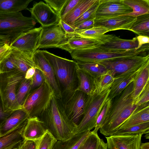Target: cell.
Returning a JSON list of instances; mask_svg holds the SVG:
<instances>
[{
  "label": "cell",
  "mask_w": 149,
  "mask_h": 149,
  "mask_svg": "<svg viewBox=\"0 0 149 149\" xmlns=\"http://www.w3.org/2000/svg\"><path fill=\"white\" fill-rule=\"evenodd\" d=\"M32 79H27L24 78L20 83L17 89L16 100L18 104L21 108L30 92Z\"/></svg>",
  "instance_id": "obj_34"
},
{
  "label": "cell",
  "mask_w": 149,
  "mask_h": 149,
  "mask_svg": "<svg viewBox=\"0 0 149 149\" xmlns=\"http://www.w3.org/2000/svg\"><path fill=\"white\" fill-rule=\"evenodd\" d=\"M110 88L102 92L93 91L88 95L85 111L82 120L77 126L75 135L91 131L95 127L98 117L108 99Z\"/></svg>",
  "instance_id": "obj_7"
},
{
  "label": "cell",
  "mask_w": 149,
  "mask_h": 149,
  "mask_svg": "<svg viewBox=\"0 0 149 149\" xmlns=\"http://www.w3.org/2000/svg\"><path fill=\"white\" fill-rule=\"evenodd\" d=\"M42 51L54 70L61 94L76 90L78 67L77 62L58 56L45 50Z\"/></svg>",
  "instance_id": "obj_3"
},
{
  "label": "cell",
  "mask_w": 149,
  "mask_h": 149,
  "mask_svg": "<svg viewBox=\"0 0 149 149\" xmlns=\"http://www.w3.org/2000/svg\"><path fill=\"white\" fill-rule=\"evenodd\" d=\"M76 62L79 68L85 71L93 77H99L107 72L106 68L98 63L80 61Z\"/></svg>",
  "instance_id": "obj_32"
},
{
  "label": "cell",
  "mask_w": 149,
  "mask_h": 149,
  "mask_svg": "<svg viewBox=\"0 0 149 149\" xmlns=\"http://www.w3.org/2000/svg\"><path fill=\"white\" fill-rule=\"evenodd\" d=\"M139 70L114 78L108 99L112 100L120 94L133 81Z\"/></svg>",
  "instance_id": "obj_24"
},
{
  "label": "cell",
  "mask_w": 149,
  "mask_h": 149,
  "mask_svg": "<svg viewBox=\"0 0 149 149\" xmlns=\"http://www.w3.org/2000/svg\"><path fill=\"white\" fill-rule=\"evenodd\" d=\"M45 81V79L42 72L36 68L35 73L32 79L30 92L40 87Z\"/></svg>",
  "instance_id": "obj_44"
},
{
  "label": "cell",
  "mask_w": 149,
  "mask_h": 149,
  "mask_svg": "<svg viewBox=\"0 0 149 149\" xmlns=\"http://www.w3.org/2000/svg\"><path fill=\"white\" fill-rule=\"evenodd\" d=\"M140 149H149V142L141 143L140 145Z\"/></svg>",
  "instance_id": "obj_54"
},
{
  "label": "cell",
  "mask_w": 149,
  "mask_h": 149,
  "mask_svg": "<svg viewBox=\"0 0 149 149\" xmlns=\"http://www.w3.org/2000/svg\"><path fill=\"white\" fill-rule=\"evenodd\" d=\"M10 54L18 70L25 74L30 68H36L32 58L25 53L11 47Z\"/></svg>",
  "instance_id": "obj_27"
},
{
  "label": "cell",
  "mask_w": 149,
  "mask_h": 149,
  "mask_svg": "<svg viewBox=\"0 0 149 149\" xmlns=\"http://www.w3.org/2000/svg\"><path fill=\"white\" fill-rule=\"evenodd\" d=\"M149 122L119 129L113 134L123 135L136 134H146L149 133Z\"/></svg>",
  "instance_id": "obj_36"
},
{
  "label": "cell",
  "mask_w": 149,
  "mask_h": 149,
  "mask_svg": "<svg viewBox=\"0 0 149 149\" xmlns=\"http://www.w3.org/2000/svg\"></svg>",
  "instance_id": "obj_58"
},
{
  "label": "cell",
  "mask_w": 149,
  "mask_h": 149,
  "mask_svg": "<svg viewBox=\"0 0 149 149\" xmlns=\"http://www.w3.org/2000/svg\"><path fill=\"white\" fill-rule=\"evenodd\" d=\"M133 82L129 84L112 101L107 117L100 132L103 135H113L121 125L139 106L133 101L132 97Z\"/></svg>",
  "instance_id": "obj_2"
},
{
  "label": "cell",
  "mask_w": 149,
  "mask_h": 149,
  "mask_svg": "<svg viewBox=\"0 0 149 149\" xmlns=\"http://www.w3.org/2000/svg\"><path fill=\"white\" fill-rule=\"evenodd\" d=\"M136 19V17L124 15L103 19H95L94 27H104L109 31L120 29L130 31Z\"/></svg>",
  "instance_id": "obj_18"
},
{
  "label": "cell",
  "mask_w": 149,
  "mask_h": 149,
  "mask_svg": "<svg viewBox=\"0 0 149 149\" xmlns=\"http://www.w3.org/2000/svg\"><path fill=\"white\" fill-rule=\"evenodd\" d=\"M130 31L139 36L149 37V14L136 17V20L133 24Z\"/></svg>",
  "instance_id": "obj_33"
},
{
  "label": "cell",
  "mask_w": 149,
  "mask_h": 149,
  "mask_svg": "<svg viewBox=\"0 0 149 149\" xmlns=\"http://www.w3.org/2000/svg\"><path fill=\"white\" fill-rule=\"evenodd\" d=\"M31 17L40 24L42 27L55 25L59 23V15L47 4L42 1L35 3L27 9Z\"/></svg>",
  "instance_id": "obj_15"
},
{
  "label": "cell",
  "mask_w": 149,
  "mask_h": 149,
  "mask_svg": "<svg viewBox=\"0 0 149 149\" xmlns=\"http://www.w3.org/2000/svg\"><path fill=\"white\" fill-rule=\"evenodd\" d=\"M97 149H108L107 143L104 142L103 139H100Z\"/></svg>",
  "instance_id": "obj_53"
},
{
  "label": "cell",
  "mask_w": 149,
  "mask_h": 149,
  "mask_svg": "<svg viewBox=\"0 0 149 149\" xmlns=\"http://www.w3.org/2000/svg\"><path fill=\"white\" fill-rule=\"evenodd\" d=\"M142 134L106 136L108 149H140Z\"/></svg>",
  "instance_id": "obj_17"
},
{
  "label": "cell",
  "mask_w": 149,
  "mask_h": 149,
  "mask_svg": "<svg viewBox=\"0 0 149 149\" xmlns=\"http://www.w3.org/2000/svg\"><path fill=\"white\" fill-rule=\"evenodd\" d=\"M36 69L35 67H32L29 69L25 74V78L27 79H32L35 73Z\"/></svg>",
  "instance_id": "obj_52"
},
{
  "label": "cell",
  "mask_w": 149,
  "mask_h": 149,
  "mask_svg": "<svg viewBox=\"0 0 149 149\" xmlns=\"http://www.w3.org/2000/svg\"><path fill=\"white\" fill-rule=\"evenodd\" d=\"M97 1L80 0L76 5L61 20L72 28L75 20Z\"/></svg>",
  "instance_id": "obj_26"
},
{
  "label": "cell",
  "mask_w": 149,
  "mask_h": 149,
  "mask_svg": "<svg viewBox=\"0 0 149 149\" xmlns=\"http://www.w3.org/2000/svg\"><path fill=\"white\" fill-rule=\"evenodd\" d=\"M37 22L21 12H0V41L9 45L21 34L33 28Z\"/></svg>",
  "instance_id": "obj_4"
},
{
  "label": "cell",
  "mask_w": 149,
  "mask_h": 149,
  "mask_svg": "<svg viewBox=\"0 0 149 149\" xmlns=\"http://www.w3.org/2000/svg\"><path fill=\"white\" fill-rule=\"evenodd\" d=\"M10 113L5 112L0 94V125L4 122Z\"/></svg>",
  "instance_id": "obj_51"
},
{
  "label": "cell",
  "mask_w": 149,
  "mask_h": 149,
  "mask_svg": "<svg viewBox=\"0 0 149 149\" xmlns=\"http://www.w3.org/2000/svg\"><path fill=\"white\" fill-rule=\"evenodd\" d=\"M88 95L77 90L63 93L59 99L67 116L77 126L82 120L86 106Z\"/></svg>",
  "instance_id": "obj_10"
},
{
  "label": "cell",
  "mask_w": 149,
  "mask_h": 149,
  "mask_svg": "<svg viewBox=\"0 0 149 149\" xmlns=\"http://www.w3.org/2000/svg\"><path fill=\"white\" fill-rule=\"evenodd\" d=\"M10 52L0 63V73L9 72L18 70L11 55Z\"/></svg>",
  "instance_id": "obj_42"
},
{
  "label": "cell",
  "mask_w": 149,
  "mask_h": 149,
  "mask_svg": "<svg viewBox=\"0 0 149 149\" xmlns=\"http://www.w3.org/2000/svg\"><path fill=\"white\" fill-rule=\"evenodd\" d=\"M47 130L57 140L64 141L75 135L77 126L66 114L59 99L53 95L49 105L38 117Z\"/></svg>",
  "instance_id": "obj_1"
},
{
  "label": "cell",
  "mask_w": 149,
  "mask_h": 149,
  "mask_svg": "<svg viewBox=\"0 0 149 149\" xmlns=\"http://www.w3.org/2000/svg\"><path fill=\"white\" fill-rule=\"evenodd\" d=\"M95 19L87 20L79 25L75 28L76 31L86 30L94 27V21Z\"/></svg>",
  "instance_id": "obj_47"
},
{
  "label": "cell",
  "mask_w": 149,
  "mask_h": 149,
  "mask_svg": "<svg viewBox=\"0 0 149 149\" xmlns=\"http://www.w3.org/2000/svg\"><path fill=\"white\" fill-rule=\"evenodd\" d=\"M59 23L66 34H71L75 33L74 29L60 19Z\"/></svg>",
  "instance_id": "obj_49"
},
{
  "label": "cell",
  "mask_w": 149,
  "mask_h": 149,
  "mask_svg": "<svg viewBox=\"0 0 149 149\" xmlns=\"http://www.w3.org/2000/svg\"><path fill=\"white\" fill-rule=\"evenodd\" d=\"M27 120L15 130L0 137V149L17 148L24 140L23 134Z\"/></svg>",
  "instance_id": "obj_22"
},
{
  "label": "cell",
  "mask_w": 149,
  "mask_h": 149,
  "mask_svg": "<svg viewBox=\"0 0 149 149\" xmlns=\"http://www.w3.org/2000/svg\"><path fill=\"white\" fill-rule=\"evenodd\" d=\"M80 0H68L61 11L59 16L62 19L79 2Z\"/></svg>",
  "instance_id": "obj_46"
},
{
  "label": "cell",
  "mask_w": 149,
  "mask_h": 149,
  "mask_svg": "<svg viewBox=\"0 0 149 149\" xmlns=\"http://www.w3.org/2000/svg\"><path fill=\"white\" fill-rule=\"evenodd\" d=\"M42 29L41 26L22 33L10 44V47L33 58L34 53L38 49Z\"/></svg>",
  "instance_id": "obj_11"
},
{
  "label": "cell",
  "mask_w": 149,
  "mask_h": 149,
  "mask_svg": "<svg viewBox=\"0 0 149 149\" xmlns=\"http://www.w3.org/2000/svg\"><path fill=\"white\" fill-rule=\"evenodd\" d=\"M149 133H148L146 134V135H145V137H146V139H148L149 137Z\"/></svg>",
  "instance_id": "obj_55"
},
{
  "label": "cell",
  "mask_w": 149,
  "mask_h": 149,
  "mask_svg": "<svg viewBox=\"0 0 149 149\" xmlns=\"http://www.w3.org/2000/svg\"><path fill=\"white\" fill-rule=\"evenodd\" d=\"M111 102L112 100L108 99L104 105L97 118L94 129L92 131L93 132L97 133L101 127L107 117Z\"/></svg>",
  "instance_id": "obj_40"
},
{
  "label": "cell",
  "mask_w": 149,
  "mask_h": 149,
  "mask_svg": "<svg viewBox=\"0 0 149 149\" xmlns=\"http://www.w3.org/2000/svg\"><path fill=\"white\" fill-rule=\"evenodd\" d=\"M91 132L88 131L75 135L70 139L65 141L57 140L52 149H78Z\"/></svg>",
  "instance_id": "obj_28"
},
{
  "label": "cell",
  "mask_w": 149,
  "mask_h": 149,
  "mask_svg": "<svg viewBox=\"0 0 149 149\" xmlns=\"http://www.w3.org/2000/svg\"><path fill=\"white\" fill-rule=\"evenodd\" d=\"M149 83H148L141 93L135 104L139 106L149 102Z\"/></svg>",
  "instance_id": "obj_45"
},
{
  "label": "cell",
  "mask_w": 149,
  "mask_h": 149,
  "mask_svg": "<svg viewBox=\"0 0 149 149\" xmlns=\"http://www.w3.org/2000/svg\"><path fill=\"white\" fill-rule=\"evenodd\" d=\"M98 47L104 49L114 52L136 51L138 45L136 37L132 39L121 38L113 34H104Z\"/></svg>",
  "instance_id": "obj_14"
},
{
  "label": "cell",
  "mask_w": 149,
  "mask_h": 149,
  "mask_svg": "<svg viewBox=\"0 0 149 149\" xmlns=\"http://www.w3.org/2000/svg\"><path fill=\"white\" fill-rule=\"evenodd\" d=\"M13 149H18L17 148H14Z\"/></svg>",
  "instance_id": "obj_57"
},
{
  "label": "cell",
  "mask_w": 149,
  "mask_h": 149,
  "mask_svg": "<svg viewBox=\"0 0 149 149\" xmlns=\"http://www.w3.org/2000/svg\"><path fill=\"white\" fill-rule=\"evenodd\" d=\"M66 36L65 40L55 48L65 50L70 53L73 50L92 47L101 44L95 39L76 36Z\"/></svg>",
  "instance_id": "obj_19"
},
{
  "label": "cell",
  "mask_w": 149,
  "mask_h": 149,
  "mask_svg": "<svg viewBox=\"0 0 149 149\" xmlns=\"http://www.w3.org/2000/svg\"><path fill=\"white\" fill-rule=\"evenodd\" d=\"M149 63L139 70L133 81L132 97L134 103L135 104L141 93L149 83Z\"/></svg>",
  "instance_id": "obj_23"
},
{
  "label": "cell",
  "mask_w": 149,
  "mask_h": 149,
  "mask_svg": "<svg viewBox=\"0 0 149 149\" xmlns=\"http://www.w3.org/2000/svg\"><path fill=\"white\" fill-rule=\"evenodd\" d=\"M36 141L24 139L17 147L18 149H36Z\"/></svg>",
  "instance_id": "obj_48"
},
{
  "label": "cell",
  "mask_w": 149,
  "mask_h": 149,
  "mask_svg": "<svg viewBox=\"0 0 149 149\" xmlns=\"http://www.w3.org/2000/svg\"><path fill=\"white\" fill-rule=\"evenodd\" d=\"M33 0H0V12H20L28 9Z\"/></svg>",
  "instance_id": "obj_30"
},
{
  "label": "cell",
  "mask_w": 149,
  "mask_h": 149,
  "mask_svg": "<svg viewBox=\"0 0 149 149\" xmlns=\"http://www.w3.org/2000/svg\"><path fill=\"white\" fill-rule=\"evenodd\" d=\"M98 45L88 48L74 50L70 53L72 58L76 60L84 62H96L146 54L149 50V44L142 46L134 51L114 52L100 48Z\"/></svg>",
  "instance_id": "obj_5"
},
{
  "label": "cell",
  "mask_w": 149,
  "mask_h": 149,
  "mask_svg": "<svg viewBox=\"0 0 149 149\" xmlns=\"http://www.w3.org/2000/svg\"><path fill=\"white\" fill-rule=\"evenodd\" d=\"M98 63L104 66L107 72L115 78L139 70L149 63V55H137Z\"/></svg>",
  "instance_id": "obj_9"
},
{
  "label": "cell",
  "mask_w": 149,
  "mask_h": 149,
  "mask_svg": "<svg viewBox=\"0 0 149 149\" xmlns=\"http://www.w3.org/2000/svg\"><path fill=\"white\" fill-rule=\"evenodd\" d=\"M132 12L123 0H100L95 19H103L125 15Z\"/></svg>",
  "instance_id": "obj_13"
},
{
  "label": "cell",
  "mask_w": 149,
  "mask_h": 149,
  "mask_svg": "<svg viewBox=\"0 0 149 149\" xmlns=\"http://www.w3.org/2000/svg\"><path fill=\"white\" fill-rule=\"evenodd\" d=\"M47 131L43 122L39 118H29L24 127L23 136L24 139L36 141L40 139Z\"/></svg>",
  "instance_id": "obj_21"
},
{
  "label": "cell",
  "mask_w": 149,
  "mask_h": 149,
  "mask_svg": "<svg viewBox=\"0 0 149 149\" xmlns=\"http://www.w3.org/2000/svg\"><path fill=\"white\" fill-rule=\"evenodd\" d=\"M136 38L138 42V45L136 50L140 48L143 45L149 43V37L139 35Z\"/></svg>",
  "instance_id": "obj_50"
},
{
  "label": "cell",
  "mask_w": 149,
  "mask_h": 149,
  "mask_svg": "<svg viewBox=\"0 0 149 149\" xmlns=\"http://www.w3.org/2000/svg\"><path fill=\"white\" fill-rule=\"evenodd\" d=\"M100 0H97L93 4L86 10L74 21L72 28H74L82 22L87 20L95 19V15Z\"/></svg>",
  "instance_id": "obj_38"
},
{
  "label": "cell",
  "mask_w": 149,
  "mask_h": 149,
  "mask_svg": "<svg viewBox=\"0 0 149 149\" xmlns=\"http://www.w3.org/2000/svg\"><path fill=\"white\" fill-rule=\"evenodd\" d=\"M93 91L102 92L106 89L111 87L114 78L107 72L105 74L96 77H93Z\"/></svg>",
  "instance_id": "obj_35"
},
{
  "label": "cell",
  "mask_w": 149,
  "mask_h": 149,
  "mask_svg": "<svg viewBox=\"0 0 149 149\" xmlns=\"http://www.w3.org/2000/svg\"><path fill=\"white\" fill-rule=\"evenodd\" d=\"M108 32H109V30L104 27H94L88 30L76 31L75 33L73 34H66V35L78 36L95 39Z\"/></svg>",
  "instance_id": "obj_37"
},
{
  "label": "cell",
  "mask_w": 149,
  "mask_h": 149,
  "mask_svg": "<svg viewBox=\"0 0 149 149\" xmlns=\"http://www.w3.org/2000/svg\"><path fill=\"white\" fill-rule=\"evenodd\" d=\"M77 74L78 85L76 90L81 91L88 95H90L93 90L92 77L79 67L77 70Z\"/></svg>",
  "instance_id": "obj_29"
},
{
  "label": "cell",
  "mask_w": 149,
  "mask_h": 149,
  "mask_svg": "<svg viewBox=\"0 0 149 149\" xmlns=\"http://www.w3.org/2000/svg\"><path fill=\"white\" fill-rule=\"evenodd\" d=\"M32 58L36 68L39 69L42 73L45 80L52 90L54 95L56 98L60 99L61 97V91L55 72L42 50L37 49L34 53Z\"/></svg>",
  "instance_id": "obj_12"
},
{
  "label": "cell",
  "mask_w": 149,
  "mask_h": 149,
  "mask_svg": "<svg viewBox=\"0 0 149 149\" xmlns=\"http://www.w3.org/2000/svg\"><path fill=\"white\" fill-rule=\"evenodd\" d=\"M29 118L27 113L22 108L12 111L0 125V137L15 130Z\"/></svg>",
  "instance_id": "obj_20"
},
{
  "label": "cell",
  "mask_w": 149,
  "mask_h": 149,
  "mask_svg": "<svg viewBox=\"0 0 149 149\" xmlns=\"http://www.w3.org/2000/svg\"><path fill=\"white\" fill-rule=\"evenodd\" d=\"M2 44L1 42H0V47L2 46Z\"/></svg>",
  "instance_id": "obj_56"
},
{
  "label": "cell",
  "mask_w": 149,
  "mask_h": 149,
  "mask_svg": "<svg viewBox=\"0 0 149 149\" xmlns=\"http://www.w3.org/2000/svg\"><path fill=\"white\" fill-rule=\"evenodd\" d=\"M123 2L130 7L132 12L124 16L136 17L149 14V0H123Z\"/></svg>",
  "instance_id": "obj_31"
},
{
  "label": "cell",
  "mask_w": 149,
  "mask_h": 149,
  "mask_svg": "<svg viewBox=\"0 0 149 149\" xmlns=\"http://www.w3.org/2000/svg\"><path fill=\"white\" fill-rule=\"evenodd\" d=\"M66 38V33L59 23L42 27L38 49L55 48L63 42Z\"/></svg>",
  "instance_id": "obj_16"
},
{
  "label": "cell",
  "mask_w": 149,
  "mask_h": 149,
  "mask_svg": "<svg viewBox=\"0 0 149 149\" xmlns=\"http://www.w3.org/2000/svg\"><path fill=\"white\" fill-rule=\"evenodd\" d=\"M53 95L45 80L40 87L30 92L22 108L26 112L29 118H38L47 107Z\"/></svg>",
  "instance_id": "obj_8"
},
{
  "label": "cell",
  "mask_w": 149,
  "mask_h": 149,
  "mask_svg": "<svg viewBox=\"0 0 149 149\" xmlns=\"http://www.w3.org/2000/svg\"><path fill=\"white\" fill-rule=\"evenodd\" d=\"M46 3L58 15L68 0H44Z\"/></svg>",
  "instance_id": "obj_43"
},
{
  "label": "cell",
  "mask_w": 149,
  "mask_h": 149,
  "mask_svg": "<svg viewBox=\"0 0 149 149\" xmlns=\"http://www.w3.org/2000/svg\"><path fill=\"white\" fill-rule=\"evenodd\" d=\"M147 122H149V102L139 106L136 109L121 125L119 129Z\"/></svg>",
  "instance_id": "obj_25"
},
{
  "label": "cell",
  "mask_w": 149,
  "mask_h": 149,
  "mask_svg": "<svg viewBox=\"0 0 149 149\" xmlns=\"http://www.w3.org/2000/svg\"><path fill=\"white\" fill-rule=\"evenodd\" d=\"M25 75L18 70L0 73V94L5 112L21 108L17 102L16 93Z\"/></svg>",
  "instance_id": "obj_6"
},
{
  "label": "cell",
  "mask_w": 149,
  "mask_h": 149,
  "mask_svg": "<svg viewBox=\"0 0 149 149\" xmlns=\"http://www.w3.org/2000/svg\"><path fill=\"white\" fill-rule=\"evenodd\" d=\"M100 139L97 133L91 131L78 149H97Z\"/></svg>",
  "instance_id": "obj_41"
},
{
  "label": "cell",
  "mask_w": 149,
  "mask_h": 149,
  "mask_svg": "<svg viewBox=\"0 0 149 149\" xmlns=\"http://www.w3.org/2000/svg\"><path fill=\"white\" fill-rule=\"evenodd\" d=\"M57 140L47 130L44 135L36 141V149H52Z\"/></svg>",
  "instance_id": "obj_39"
}]
</instances>
